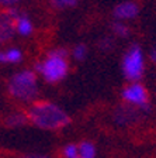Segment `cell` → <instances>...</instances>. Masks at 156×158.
Listing matches in <instances>:
<instances>
[{"mask_svg": "<svg viewBox=\"0 0 156 158\" xmlns=\"http://www.w3.org/2000/svg\"><path fill=\"white\" fill-rule=\"evenodd\" d=\"M28 120L44 130H58L69 124L70 118L59 106L51 102H37L28 110Z\"/></svg>", "mask_w": 156, "mask_h": 158, "instance_id": "obj_1", "label": "cell"}, {"mask_svg": "<svg viewBox=\"0 0 156 158\" xmlns=\"http://www.w3.org/2000/svg\"><path fill=\"white\" fill-rule=\"evenodd\" d=\"M9 92L13 98L23 102L34 100L38 93L35 73L33 71H21L13 75L9 82Z\"/></svg>", "mask_w": 156, "mask_h": 158, "instance_id": "obj_2", "label": "cell"}, {"mask_svg": "<svg viewBox=\"0 0 156 158\" xmlns=\"http://www.w3.org/2000/svg\"><path fill=\"white\" fill-rule=\"evenodd\" d=\"M35 69L45 78L46 82L54 83L66 76V73H68V62L62 56H56L49 54L48 58L44 62L37 64Z\"/></svg>", "mask_w": 156, "mask_h": 158, "instance_id": "obj_3", "label": "cell"}, {"mask_svg": "<svg viewBox=\"0 0 156 158\" xmlns=\"http://www.w3.org/2000/svg\"><path fill=\"white\" fill-rule=\"evenodd\" d=\"M122 72L130 81H138L143 73V55L139 47H132L122 59Z\"/></svg>", "mask_w": 156, "mask_h": 158, "instance_id": "obj_4", "label": "cell"}, {"mask_svg": "<svg viewBox=\"0 0 156 158\" xmlns=\"http://www.w3.org/2000/svg\"><path fill=\"white\" fill-rule=\"evenodd\" d=\"M122 99L130 105L139 107L142 112L149 110V102H148V93L142 85L139 83H132L127 86L122 90Z\"/></svg>", "mask_w": 156, "mask_h": 158, "instance_id": "obj_5", "label": "cell"}, {"mask_svg": "<svg viewBox=\"0 0 156 158\" xmlns=\"http://www.w3.org/2000/svg\"><path fill=\"white\" fill-rule=\"evenodd\" d=\"M21 14L16 9H9L0 13V43L7 41L16 31V21Z\"/></svg>", "mask_w": 156, "mask_h": 158, "instance_id": "obj_6", "label": "cell"}, {"mask_svg": "<svg viewBox=\"0 0 156 158\" xmlns=\"http://www.w3.org/2000/svg\"><path fill=\"white\" fill-rule=\"evenodd\" d=\"M139 13V7L134 2H124L114 9V17L118 20H128Z\"/></svg>", "mask_w": 156, "mask_h": 158, "instance_id": "obj_7", "label": "cell"}, {"mask_svg": "<svg viewBox=\"0 0 156 158\" xmlns=\"http://www.w3.org/2000/svg\"><path fill=\"white\" fill-rule=\"evenodd\" d=\"M138 112H142L139 107L137 106H124V107H118L115 112V122L118 124H124V123H131L134 120H137L138 117Z\"/></svg>", "mask_w": 156, "mask_h": 158, "instance_id": "obj_8", "label": "cell"}, {"mask_svg": "<svg viewBox=\"0 0 156 158\" xmlns=\"http://www.w3.org/2000/svg\"><path fill=\"white\" fill-rule=\"evenodd\" d=\"M21 58H23V54L17 48H11V49H7V51H2V52H0V62L16 64V62H18Z\"/></svg>", "mask_w": 156, "mask_h": 158, "instance_id": "obj_9", "label": "cell"}, {"mask_svg": "<svg viewBox=\"0 0 156 158\" xmlns=\"http://www.w3.org/2000/svg\"><path fill=\"white\" fill-rule=\"evenodd\" d=\"M16 31L21 35H30L33 33V23L27 17L20 16L16 21Z\"/></svg>", "mask_w": 156, "mask_h": 158, "instance_id": "obj_10", "label": "cell"}, {"mask_svg": "<svg viewBox=\"0 0 156 158\" xmlns=\"http://www.w3.org/2000/svg\"><path fill=\"white\" fill-rule=\"evenodd\" d=\"M79 157L80 158H94L96 147L90 141H83L79 144Z\"/></svg>", "mask_w": 156, "mask_h": 158, "instance_id": "obj_11", "label": "cell"}, {"mask_svg": "<svg viewBox=\"0 0 156 158\" xmlns=\"http://www.w3.org/2000/svg\"><path fill=\"white\" fill-rule=\"evenodd\" d=\"M28 120L26 114H21V113H14V114H10L6 118V124L9 127H20V126H24Z\"/></svg>", "mask_w": 156, "mask_h": 158, "instance_id": "obj_12", "label": "cell"}, {"mask_svg": "<svg viewBox=\"0 0 156 158\" xmlns=\"http://www.w3.org/2000/svg\"><path fill=\"white\" fill-rule=\"evenodd\" d=\"M111 28H113V33L118 37H127L128 33H130V28H128L124 23H121V21H115V23H113Z\"/></svg>", "mask_w": 156, "mask_h": 158, "instance_id": "obj_13", "label": "cell"}, {"mask_svg": "<svg viewBox=\"0 0 156 158\" xmlns=\"http://www.w3.org/2000/svg\"><path fill=\"white\" fill-rule=\"evenodd\" d=\"M86 55H87V47L85 44H78L73 48V56H75L76 61H83Z\"/></svg>", "mask_w": 156, "mask_h": 158, "instance_id": "obj_14", "label": "cell"}, {"mask_svg": "<svg viewBox=\"0 0 156 158\" xmlns=\"http://www.w3.org/2000/svg\"><path fill=\"white\" fill-rule=\"evenodd\" d=\"M65 158H79V147L76 144H68L63 148Z\"/></svg>", "mask_w": 156, "mask_h": 158, "instance_id": "obj_15", "label": "cell"}, {"mask_svg": "<svg viewBox=\"0 0 156 158\" xmlns=\"http://www.w3.org/2000/svg\"><path fill=\"white\" fill-rule=\"evenodd\" d=\"M79 0H51V4L55 9H66V7H73L78 4Z\"/></svg>", "mask_w": 156, "mask_h": 158, "instance_id": "obj_16", "label": "cell"}, {"mask_svg": "<svg viewBox=\"0 0 156 158\" xmlns=\"http://www.w3.org/2000/svg\"><path fill=\"white\" fill-rule=\"evenodd\" d=\"M100 47L101 49H104V51H108V49H111L114 47V41L111 38H108V37H106V38H103L100 41Z\"/></svg>", "mask_w": 156, "mask_h": 158, "instance_id": "obj_17", "label": "cell"}, {"mask_svg": "<svg viewBox=\"0 0 156 158\" xmlns=\"http://www.w3.org/2000/svg\"><path fill=\"white\" fill-rule=\"evenodd\" d=\"M18 0H0V4H4V6H11V4L17 3Z\"/></svg>", "mask_w": 156, "mask_h": 158, "instance_id": "obj_18", "label": "cell"}, {"mask_svg": "<svg viewBox=\"0 0 156 158\" xmlns=\"http://www.w3.org/2000/svg\"><path fill=\"white\" fill-rule=\"evenodd\" d=\"M21 158H49L48 155H38V154H30V155H24Z\"/></svg>", "mask_w": 156, "mask_h": 158, "instance_id": "obj_19", "label": "cell"}, {"mask_svg": "<svg viewBox=\"0 0 156 158\" xmlns=\"http://www.w3.org/2000/svg\"><path fill=\"white\" fill-rule=\"evenodd\" d=\"M150 59H152L153 62L156 64V47L152 49V52H150Z\"/></svg>", "mask_w": 156, "mask_h": 158, "instance_id": "obj_20", "label": "cell"}, {"mask_svg": "<svg viewBox=\"0 0 156 158\" xmlns=\"http://www.w3.org/2000/svg\"><path fill=\"white\" fill-rule=\"evenodd\" d=\"M79 158H80V157H79Z\"/></svg>", "mask_w": 156, "mask_h": 158, "instance_id": "obj_21", "label": "cell"}]
</instances>
